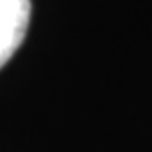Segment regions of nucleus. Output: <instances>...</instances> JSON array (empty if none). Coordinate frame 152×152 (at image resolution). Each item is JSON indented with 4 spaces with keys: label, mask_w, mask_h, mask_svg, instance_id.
<instances>
[{
    "label": "nucleus",
    "mask_w": 152,
    "mask_h": 152,
    "mask_svg": "<svg viewBox=\"0 0 152 152\" xmlns=\"http://www.w3.org/2000/svg\"><path fill=\"white\" fill-rule=\"evenodd\" d=\"M32 14V0H0V69L22 45Z\"/></svg>",
    "instance_id": "obj_1"
}]
</instances>
